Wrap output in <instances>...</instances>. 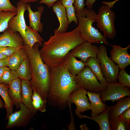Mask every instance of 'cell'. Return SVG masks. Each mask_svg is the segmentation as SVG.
<instances>
[{"instance_id": "30bf717a", "label": "cell", "mask_w": 130, "mask_h": 130, "mask_svg": "<svg viewBox=\"0 0 130 130\" xmlns=\"http://www.w3.org/2000/svg\"><path fill=\"white\" fill-rule=\"evenodd\" d=\"M100 93L103 102L110 100L114 102L122 98L130 96V90L129 88L118 82L108 83L106 89Z\"/></svg>"}, {"instance_id": "5bb4252c", "label": "cell", "mask_w": 130, "mask_h": 130, "mask_svg": "<svg viewBox=\"0 0 130 130\" xmlns=\"http://www.w3.org/2000/svg\"><path fill=\"white\" fill-rule=\"evenodd\" d=\"M24 40L18 32L7 28L0 35V47L23 46Z\"/></svg>"}, {"instance_id": "f1b7e54d", "label": "cell", "mask_w": 130, "mask_h": 130, "mask_svg": "<svg viewBox=\"0 0 130 130\" xmlns=\"http://www.w3.org/2000/svg\"><path fill=\"white\" fill-rule=\"evenodd\" d=\"M32 100V104L34 109L42 112L46 111L47 102L44 100L40 95L35 91H33Z\"/></svg>"}, {"instance_id": "4316f807", "label": "cell", "mask_w": 130, "mask_h": 130, "mask_svg": "<svg viewBox=\"0 0 130 130\" xmlns=\"http://www.w3.org/2000/svg\"><path fill=\"white\" fill-rule=\"evenodd\" d=\"M15 71L19 78L21 80H31V75L30 62L27 55Z\"/></svg>"}, {"instance_id": "ee69618b", "label": "cell", "mask_w": 130, "mask_h": 130, "mask_svg": "<svg viewBox=\"0 0 130 130\" xmlns=\"http://www.w3.org/2000/svg\"><path fill=\"white\" fill-rule=\"evenodd\" d=\"M80 127L82 130H89V128L87 127L85 124H83Z\"/></svg>"}, {"instance_id": "60d3db41", "label": "cell", "mask_w": 130, "mask_h": 130, "mask_svg": "<svg viewBox=\"0 0 130 130\" xmlns=\"http://www.w3.org/2000/svg\"><path fill=\"white\" fill-rule=\"evenodd\" d=\"M96 0H86L85 5L87 6V8L92 9L93 5Z\"/></svg>"}, {"instance_id": "1f68e13d", "label": "cell", "mask_w": 130, "mask_h": 130, "mask_svg": "<svg viewBox=\"0 0 130 130\" xmlns=\"http://www.w3.org/2000/svg\"><path fill=\"white\" fill-rule=\"evenodd\" d=\"M117 79L119 83L124 86L130 88V76L125 69H121L119 70Z\"/></svg>"}, {"instance_id": "83f0119b", "label": "cell", "mask_w": 130, "mask_h": 130, "mask_svg": "<svg viewBox=\"0 0 130 130\" xmlns=\"http://www.w3.org/2000/svg\"><path fill=\"white\" fill-rule=\"evenodd\" d=\"M111 130H130V124L120 115L116 118H109Z\"/></svg>"}, {"instance_id": "7402d4cb", "label": "cell", "mask_w": 130, "mask_h": 130, "mask_svg": "<svg viewBox=\"0 0 130 130\" xmlns=\"http://www.w3.org/2000/svg\"><path fill=\"white\" fill-rule=\"evenodd\" d=\"M22 87L21 103L28 108L34 109L32 104L33 90L29 80H21ZM35 110V109H34Z\"/></svg>"}, {"instance_id": "52a82bcc", "label": "cell", "mask_w": 130, "mask_h": 130, "mask_svg": "<svg viewBox=\"0 0 130 130\" xmlns=\"http://www.w3.org/2000/svg\"><path fill=\"white\" fill-rule=\"evenodd\" d=\"M97 58L99 60L103 75L107 83L117 82L119 68L108 56L106 47L103 45L98 47Z\"/></svg>"}, {"instance_id": "4dcf8cb0", "label": "cell", "mask_w": 130, "mask_h": 130, "mask_svg": "<svg viewBox=\"0 0 130 130\" xmlns=\"http://www.w3.org/2000/svg\"><path fill=\"white\" fill-rule=\"evenodd\" d=\"M18 78L16 71L7 67L4 71L1 79V83L8 85L12 81Z\"/></svg>"}, {"instance_id": "7c38bea8", "label": "cell", "mask_w": 130, "mask_h": 130, "mask_svg": "<svg viewBox=\"0 0 130 130\" xmlns=\"http://www.w3.org/2000/svg\"><path fill=\"white\" fill-rule=\"evenodd\" d=\"M112 47L110 52V58L118 65L119 69H125L130 65V55L128 51L130 45L125 48L120 45H109Z\"/></svg>"}, {"instance_id": "ba28073f", "label": "cell", "mask_w": 130, "mask_h": 130, "mask_svg": "<svg viewBox=\"0 0 130 130\" xmlns=\"http://www.w3.org/2000/svg\"><path fill=\"white\" fill-rule=\"evenodd\" d=\"M20 110L12 113L9 116L6 125V129L16 127H25L33 117L37 111L27 108L22 103L20 105Z\"/></svg>"}, {"instance_id": "4fadbf2b", "label": "cell", "mask_w": 130, "mask_h": 130, "mask_svg": "<svg viewBox=\"0 0 130 130\" xmlns=\"http://www.w3.org/2000/svg\"><path fill=\"white\" fill-rule=\"evenodd\" d=\"M98 50L97 46L86 41L76 46L69 53L75 57L80 58L85 63L89 58L97 57Z\"/></svg>"}, {"instance_id": "836d02e7", "label": "cell", "mask_w": 130, "mask_h": 130, "mask_svg": "<svg viewBox=\"0 0 130 130\" xmlns=\"http://www.w3.org/2000/svg\"><path fill=\"white\" fill-rule=\"evenodd\" d=\"M3 11L17 12V9L10 0H0V11Z\"/></svg>"}, {"instance_id": "d590c367", "label": "cell", "mask_w": 130, "mask_h": 130, "mask_svg": "<svg viewBox=\"0 0 130 130\" xmlns=\"http://www.w3.org/2000/svg\"><path fill=\"white\" fill-rule=\"evenodd\" d=\"M73 3L76 13L81 12L84 7V0H75Z\"/></svg>"}, {"instance_id": "d6986e66", "label": "cell", "mask_w": 130, "mask_h": 130, "mask_svg": "<svg viewBox=\"0 0 130 130\" xmlns=\"http://www.w3.org/2000/svg\"><path fill=\"white\" fill-rule=\"evenodd\" d=\"M110 106L107 105L105 110L99 115L94 117H88L80 114V118H87L93 120L99 125L100 130H111L109 121V111Z\"/></svg>"}, {"instance_id": "7a4b0ae2", "label": "cell", "mask_w": 130, "mask_h": 130, "mask_svg": "<svg viewBox=\"0 0 130 130\" xmlns=\"http://www.w3.org/2000/svg\"><path fill=\"white\" fill-rule=\"evenodd\" d=\"M85 41L79 36L78 27L71 31L56 33L44 42L39 51L40 55L43 62L49 67L63 62L72 50Z\"/></svg>"}, {"instance_id": "8fae6325", "label": "cell", "mask_w": 130, "mask_h": 130, "mask_svg": "<svg viewBox=\"0 0 130 130\" xmlns=\"http://www.w3.org/2000/svg\"><path fill=\"white\" fill-rule=\"evenodd\" d=\"M87 92L85 90L79 87L70 96L68 104L73 103L76 105L75 114L78 117L80 113L91 110L90 103L87 96Z\"/></svg>"}, {"instance_id": "3957f363", "label": "cell", "mask_w": 130, "mask_h": 130, "mask_svg": "<svg viewBox=\"0 0 130 130\" xmlns=\"http://www.w3.org/2000/svg\"><path fill=\"white\" fill-rule=\"evenodd\" d=\"M37 42L32 48L24 44V49L29 58L31 72L30 82L33 91L39 94L46 102L50 84V75L49 67L42 60L40 55Z\"/></svg>"}, {"instance_id": "8d00e7d4", "label": "cell", "mask_w": 130, "mask_h": 130, "mask_svg": "<svg viewBox=\"0 0 130 130\" xmlns=\"http://www.w3.org/2000/svg\"><path fill=\"white\" fill-rule=\"evenodd\" d=\"M120 115L126 121L130 124V107L124 111Z\"/></svg>"}, {"instance_id": "e575fe53", "label": "cell", "mask_w": 130, "mask_h": 130, "mask_svg": "<svg viewBox=\"0 0 130 130\" xmlns=\"http://www.w3.org/2000/svg\"><path fill=\"white\" fill-rule=\"evenodd\" d=\"M24 47V46L18 47H0V53L7 57H8L15 52Z\"/></svg>"}, {"instance_id": "bcb514c9", "label": "cell", "mask_w": 130, "mask_h": 130, "mask_svg": "<svg viewBox=\"0 0 130 130\" xmlns=\"http://www.w3.org/2000/svg\"><path fill=\"white\" fill-rule=\"evenodd\" d=\"M8 58V57H7L0 53V59H3L7 58Z\"/></svg>"}, {"instance_id": "9c48e42d", "label": "cell", "mask_w": 130, "mask_h": 130, "mask_svg": "<svg viewBox=\"0 0 130 130\" xmlns=\"http://www.w3.org/2000/svg\"><path fill=\"white\" fill-rule=\"evenodd\" d=\"M27 3L20 0L17 4V14L12 17L8 23L7 28L18 32L23 39L24 43H26L25 29L26 25L24 18V13L27 10Z\"/></svg>"}, {"instance_id": "5b68a950", "label": "cell", "mask_w": 130, "mask_h": 130, "mask_svg": "<svg viewBox=\"0 0 130 130\" xmlns=\"http://www.w3.org/2000/svg\"><path fill=\"white\" fill-rule=\"evenodd\" d=\"M110 8L106 5L101 6L97 14L96 22L97 27L103 32V35L113 39L116 34L115 24L116 16L115 12Z\"/></svg>"}, {"instance_id": "d4e9b609", "label": "cell", "mask_w": 130, "mask_h": 130, "mask_svg": "<svg viewBox=\"0 0 130 130\" xmlns=\"http://www.w3.org/2000/svg\"><path fill=\"white\" fill-rule=\"evenodd\" d=\"M8 85H5L0 83V95L2 98L4 103V108L6 111V119H8L9 115L13 112V103L10 99L9 95Z\"/></svg>"}, {"instance_id": "ac0fdd59", "label": "cell", "mask_w": 130, "mask_h": 130, "mask_svg": "<svg viewBox=\"0 0 130 130\" xmlns=\"http://www.w3.org/2000/svg\"><path fill=\"white\" fill-rule=\"evenodd\" d=\"M87 95L90 102L91 117L97 116L104 111L107 105L101 100L100 93H96L87 91Z\"/></svg>"}, {"instance_id": "d6a6232c", "label": "cell", "mask_w": 130, "mask_h": 130, "mask_svg": "<svg viewBox=\"0 0 130 130\" xmlns=\"http://www.w3.org/2000/svg\"><path fill=\"white\" fill-rule=\"evenodd\" d=\"M65 10L68 21L70 24L72 21L76 25L78 24V21L75 13V10L73 5L70 7L66 8Z\"/></svg>"}, {"instance_id": "8992f818", "label": "cell", "mask_w": 130, "mask_h": 130, "mask_svg": "<svg viewBox=\"0 0 130 130\" xmlns=\"http://www.w3.org/2000/svg\"><path fill=\"white\" fill-rule=\"evenodd\" d=\"M75 80L79 87L90 92L100 93L107 88V85L100 83L90 67L87 66L75 76Z\"/></svg>"}, {"instance_id": "e0dca14e", "label": "cell", "mask_w": 130, "mask_h": 130, "mask_svg": "<svg viewBox=\"0 0 130 130\" xmlns=\"http://www.w3.org/2000/svg\"><path fill=\"white\" fill-rule=\"evenodd\" d=\"M27 10L29 20V26L33 29L40 32L43 30V24L40 21L42 14L44 11V7L40 6L37 8V11L33 12L30 5L27 4Z\"/></svg>"}, {"instance_id": "603a6c76", "label": "cell", "mask_w": 130, "mask_h": 130, "mask_svg": "<svg viewBox=\"0 0 130 130\" xmlns=\"http://www.w3.org/2000/svg\"><path fill=\"white\" fill-rule=\"evenodd\" d=\"M85 65L90 67L100 83L107 84V83L103 75L99 61L97 57L89 58Z\"/></svg>"}, {"instance_id": "cb8c5ba5", "label": "cell", "mask_w": 130, "mask_h": 130, "mask_svg": "<svg viewBox=\"0 0 130 130\" xmlns=\"http://www.w3.org/2000/svg\"><path fill=\"white\" fill-rule=\"evenodd\" d=\"M27 55L24 47L17 51L8 57L7 67L16 70Z\"/></svg>"}, {"instance_id": "6da1fadb", "label": "cell", "mask_w": 130, "mask_h": 130, "mask_svg": "<svg viewBox=\"0 0 130 130\" xmlns=\"http://www.w3.org/2000/svg\"><path fill=\"white\" fill-rule=\"evenodd\" d=\"M49 67L51 81L47 101L59 110H64L68 104L71 94L79 86L64 61Z\"/></svg>"}, {"instance_id": "2e32d148", "label": "cell", "mask_w": 130, "mask_h": 130, "mask_svg": "<svg viewBox=\"0 0 130 130\" xmlns=\"http://www.w3.org/2000/svg\"><path fill=\"white\" fill-rule=\"evenodd\" d=\"M8 92L9 97L17 109L22 101V87L21 79H16L9 84Z\"/></svg>"}, {"instance_id": "9a60e30c", "label": "cell", "mask_w": 130, "mask_h": 130, "mask_svg": "<svg viewBox=\"0 0 130 130\" xmlns=\"http://www.w3.org/2000/svg\"><path fill=\"white\" fill-rule=\"evenodd\" d=\"M53 12L56 14L59 23L58 28L54 31V33L66 32L70 23L67 17L65 8L60 0L56 1L52 6Z\"/></svg>"}, {"instance_id": "f35d334b", "label": "cell", "mask_w": 130, "mask_h": 130, "mask_svg": "<svg viewBox=\"0 0 130 130\" xmlns=\"http://www.w3.org/2000/svg\"><path fill=\"white\" fill-rule=\"evenodd\" d=\"M60 1L63 6L65 8L72 5L75 0H61Z\"/></svg>"}, {"instance_id": "277c9868", "label": "cell", "mask_w": 130, "mask_h": 130, "mask_svg": "<svg viewBox=\"0 0 130 130\" xmlns=\"http://www.w3.org/2000/svg\"><path fill=\"white\" fill-rule=\"evenodd\" d=\"M75 13L78 24V34L81 39L92 43L110 45L106 37L93 26L96 22L97 14L95 11L84 7L82 11Z\"/></svg>"}, {"instance_id": "f546056e", "label": "cell", "mask_w": 130, "mask_h": 130, "mask_svg": "<svg viewBox=\"0 0 130 130\" xmlns=\"http://www.w3.org/2000/svg\"><path fill=\"white\" fill-rule=\"evenodd\" d=\"M17 13V12L0 11V33L7 28L10 20Z\"/></svg>"}, {"instance_id": "ab89813d", "label": "cell", "mask_w": 130, "mask_h": 130, "mask_svg": "<svg viewBox=\"0 0 130 130\" xmlns=\"http://www.w3.org/2000/svg\"><path fill=\"white\" fill-rule=\"evenodd\" d=\"M8 58L0 59V68L7 66Z\"/></svg>"}, {"instance_id": "b9f144b4", "label": "cell", "mask_w": 130, "mask_h": 130, "mask_svg": "<svg viewBox=\"0 0 130 130\" xmlns=\"http://www.w3.org/2000/svg\"><path fill=\"white\" fill-rule=\"evenodd\" d=\"M7 66L0 68V83H1V79L4 71Z\"/></svg>"}, {"instance_id": "7bdbcfd3", "label": "cell", "mask_w": 130, "mask_h": 130, "mask_svg": "<svg viewBox=\"0 0 130 130\" xmlns=\"http://www.w3.org/2000/svg\"><path fill=\"white\" fill-rule=\"evenodd\" d=\"M39 0H20L21 2L25 3H27L29 2H37Z\"/></svg>"}, {"instance_id": "44dd1931", "label": "cell", "mask_w": 130, "mask_h": 130, "mask_svg": "<svg viewBox=\"0 0 130 130\" xmlns=\"http://www.w3.org/2000/svg\"><path fill=\"white\" fill-rule=\"evenodd\" d=\"M115 105L110 106L109 118H116L130 107V97L122 98L117 101Z\"/></svg>"}, {"instance_id": "ffe728a7", "label": "cell", "mask_w": 130, "mask_h": 130, "mask_svg": "<svg viewBox=\"0 0 130 130\" xmlns=\"http://www.w3.org/2000/svg\"><path fill=\"white\" fill-rule=\"evenodd\" d=\"M64 62L69 72L74 76L81 72L85 66V63L81 60H77L69 52L66 56Z\"/></svg>"}, {"instance_id": "484cf974", "label": "cell", "mask_w": 130, "mask_h": 130, "mask_svg": "<svg viewBox=\"0 0 130 130\" xmlns=\"http://www.w3.org/2000/svg\"><path fill=\"white\" fill-rule=\"evenodd\" d=\"M25 31L26 39V44L30 48H32L34 44L36 42L39 43L40 46L43 45L42 42L43 40L39 34L38 32L27 26Z\"/></svg>"}, {"instance_id": "74e56055", "label": "cell", "mask_w": 130, "mask_h": 130, "mask_svg": "<svg viewBox=\"0 0 130 130\" xmlns=\"http://www.w3.org/2000/svg\"><path fill=\"white\" fill-rule=\"evenodd\" d=\"M58 0H40L39 3L44 4L49 8L52 7V5Z\"/></svg>"}, {"instance_id": "f6af8a7d", "label": "cell", "mask_w": 130, "mask_h": 130, "mask_svg": "<svg viewBox=\"0 0 130 130\" xmlns=\"http://www.w3.org/2000/svg\"><path fill=\"white\" fill-rule=\"evenodd\" d=\"M5 104L4 102L0 98V108H4Z\"/></svg>"}]
</instances>
